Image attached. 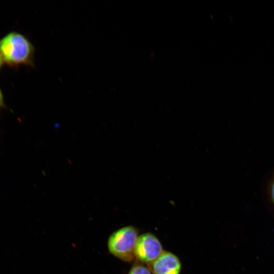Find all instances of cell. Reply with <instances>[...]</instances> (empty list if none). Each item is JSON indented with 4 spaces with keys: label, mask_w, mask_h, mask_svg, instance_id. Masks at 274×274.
<instances>
[{
    "label": "cell",
    "mask_w": 274,
    "mask_h": 274,
    "mask_svg": "<svg viewBox=\"0 0 274 274\" xmlns=\"http://www.w3.org/2000/svg\"><path fill=\"white\" fill-rule=\"evenodd\" d=\"M5 107L4 101V97L3 95L2 92L0 89V108H4Z\"/></svg>",
    "instance_id": "52a82bcc"
},
{
    "label": "cell",
    "mask_w": 274,
    "mask_h": 274,
    "mask_svg": "<svg viewBox=\"0 0 274 274\" xmlns=\"http://www.w3.org/2000/svg\"><path fill=\"white\" fill-rule=\"evenodd\" d=\"M163 251L161 243L153 234L145 233L138 236L134 256L140 262L148 264L155 260Z\"/></svg>",
    "instance_id": "3957f363"
},
{
    "label": "cell",
    "mask_w": 274,
    "mask_h": 274,
    "mask_svg": "<svg viewBox=\"0 0 274 274\" xmlns=\"http://www.w3.org/2000/svg\"><path fill=\"white\" fill-rule=\"evenodd\" d=\"M0 53L4 61L10 67L34 65L35 48L21 33L12 31L0 39Z\"/></svg>",
    "instance_id": "6da1fadb"
},
{
    "label": "cell",
    "mask_w": 274,
    "mask_h": 274,
    "mask_svg": "<svg viewBox=\"0 0 274 274\" xmlns=\"http://www.w3.org/2000/svg\"><path fill=\"white\" fill-rule=\"evenodd\" d=\"M128 274H151L150 269L142 264H134L130 269Z\"/></svg>",
    "instance_id": "5b68a950"
},
{
    "label": "cell",
    "mask_w": 274,
    "mask_h": 274,
    "mask_svg": "<svg viewBox=\"0 0 274 274\" xmlns=\"http://www.w3.org/2000/svg\"><path fill=\"white\" fill-rule=\"evenodd\" d=\"M138 230L132 226H127L114 231L110 236L108 247L110 253L124 261H132L134 256Z\"/></svg>",
    "instance_id": "7a4b0ae2"
},
{
    "label": "cell",
    "mask_w": 274,
    "mask_h": 274,
    "mask_svg": "<svg viewBox=\"0 0 274 274\" xmlns=\"http://www.w3.org/2000/svg\"><path fill=\"white\" fill-rule=\"evenodd\" d=\"M4 60H3V57L2 56V55L0 53V70L1 68V67H2L3 65V63H4Z\"/></svg>",
    "instance_id": "ba28073f"
},
{
    "label": "cell",
    "mask_w": 274,
    "mask_h": 274,
    "mask_svg": "<svg viewBox=\"0 0 274 274\" xmlns=\"http://www.w3.org/2000/svg\"><path fill=\"white\" fill-rule=\"evenodd\" d=\"M267 193L271 202L274 205V175L272 176L268 184Z\"/></svg>",
    "instance_id": "8992f818"
},
{
    "label": "cell",
    "mask_w": 274,
    "mask_h": 274,
    "mask_svg": "<svg viewBox=\"0 0 274 274\" xmlns=\"http://www.w3.org/2000/svg\"><path fill=\"white\" fill-rule=\"evenodd\" d=\"M148 267L153 274H180L182 265L179 258L169 252H163Z\"/></svg>",
    "instance_id": "277c9868"
}]
</instances>
